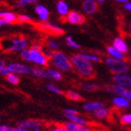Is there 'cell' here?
Here are the masks:
<instances>
[{
    "instance_id": "6da1fadb",
    "label": "cell",
    "mask_w": 131,
    "mask_h": 131,
    "mask_svg": "<svg viewBox=\"0 0 131 131\" xmlns=\"http://www.w3.org/2000/svg\"><path fill=\"white\" fill-rule=\"evenodd\" d=\"M71 63L72 68L76 70V72L80 76L85 79H91L95 76V68H94L93 63L89 62L88 60L78 54H74L71 56Z\"/></svg>"
},
{
    "instance_id": "7a4b0ae2",
    "label": "cell",
    "mask_w": 131,
    "mask_h": 131,
    "mask_svg": "<svg viewBox=\"0 0 131 131\" xmlns=\"http://www.w3.org/2000/svg\"><path fill=\"white\" fill-rule=\"evenodd\" d=\"M50 61H51L52 65L53 66V68L60 72L61 71H68L70 70L71 68H73L71 59L66 53H64L63 52H60V51L54 52Z\"/></svg>"
},
{
    "instance_id": "3957f363",
    "label": "cell",
    "mask_w": 131,
    "mask_h": 131,
    "mask_svg": "<svg viewBox=\"0 0 131 131\" xmlns=\"http://www.w3.org/2000/svg\"><path fill=\"white\" fill-rule=\"evenodd\" d=\"M49 58L42 51V47L36 44L32 45L29 49V62L36 64L39 68H46L49 64Z\"/></svg>"
},
{
    "instance_id": "277c9868",
    "label": "cell",
    "mask_w": 131,
    "mask_h": 131,
    "mask_svg": "<svg viewBox=\"0 0 131 131\" xmlns=\"http://www.w3.org/2000/svg\"><path fill=\"white\" fill-rule=\"evenodd\" d=\"M105 64L109 68V69L112 71L114 75H120V74H127L130 68L129 65L125 60H118L112 57L105 58Z\"/></svg>"
},
{
    "instance_id": "5b68a950",
    "label": "cell",
    "mask_w": 131,
    "mask_h": 131,
    "mask_svg": "<svg viewBox=\"0 0 131 131\" xmlns=\"http://www.w3.org/2000/svg\"><path fill=\"white\" fill-rule=\"evenodd\" d=\"M16 126L21 131H43L41 122L35 119H27L18 122Z\"/></svg>"
},
{
    "instance_id": "8992f818",
    "label": "cell",
    "mask_w": 131,
    "mask_h": 131,
    "mask_svg": "<svg viewBox=\"0 0 131 131\" xmlns=\"http://www.w3.org/2000/svg\"><path fill=\"white\" fill-rule=\"evenodd\" d=\"M28 40L25 38H13L9 40V44L6 48L7 52H22L27 49Z\"/></svg>"
},
{
    "instance_id": "52a82bcc",
    "label": "cell",
    "mask_w": 131,
    "mask_h": 131,
    "mask_svg": "<svg viewBox=\"0 0 131 131\" xmlns=\"http://www.w3.org/2000/svg\"><path fill=\"white\" fill-rule=\"evenodd\" d=\"M7 68L10 73L16 74V75H24V74L29 73L30 68H28L27 66L22 63H10L7 65Z\"/></svg>"
},
{
    "instance_id": "ba28073f",
    "label": "cell",
    "mask_w": 131,
    "mask_h": 131,
    "mask_svg": "<svg viewBox=\"0 0 131 131\" xmlns=\"http://www.w3.org/2000/svg\"><path fill=\"white\" fill-rule=\"evenodd\" d=\"M67 22L69 23L70 25H81L82 24H84L85 22V17L84 15L79 11L76 10H70L69 13L68 14V16L66 17Z\"/></svg>"
},
{
    "instance_id": "9c48e42d",
    "label": "cell",
    "mask_w": 131,
    "mask_h": 131,
    "mask_svg": "<svg viewBox=\"0 0 131 131\" xmlns=\"http://www.w3.org/2000/svg\"><path fill=\"white\" fill-rule=\"evenodd\" d=\"M112 81L115 84L121 85L125 88H131V75L128 74H120V75H113Z\"/></svg>"
},
{
    "instance_id": "30bf717a",
    "label": "cell",
    "mask_w": 131,
    "mask_h": 131,
    "mask_svg": "<svg viewBox=\"0 0 131 131\" xmlns=\"http://www.w3.org/2000/svg\"><path fill=\"white\" fill-rule=\"evenodd\" d=\"M82 8L83 12L88 15L96 13L98 9V3L95 0H84L82 4Z\"/></svg>"
},
{
    "instance_id": "8fae6325",
    "label": "cell",
    "mask_w": 131,
    "mask_h": 131,
    "mask_svg": "<svg viewBox=\"0 0 131 131\" xmlns=\"http://www.w3.org/2000/svg\"><path fill=\"white\" fill-rule=\"evenodd\" d=\"M41 25V27L43 30H45L46 32L51 33L52 35H63L64 34V30L61 27H59L58 25L52 24V23H49V22H45L43 23Z\"/></svg>"
},
{
    "instance_id": "7c38bea8",
    "label": "cell",
    "mask_w": 131,
    "mask_h": 131,
    "mask_svg": "<svg viewBox=\"0 0 131 131\" xmlns=\"http://www.w3.org/2000/svg\"><path fill=\"white\" fill-rule=\"evenodd\" d=\"M112 46L114 47L116 50H118L120 52L124 53V54L128 52V45L126 42V40L123 38H121V37H117V38H115L113 39Z\"/></svg>"
},
{
    "instance_id": "4fadbf2b",
    "label": "cell",
    "mask_w": 131,
    "mask_h": 131,
    "mask_svg": "<svg viewBox=\"0 0 131 131\" xmlns=\"http://www.w3.org/2000/svg\"><path fill=\"white\" fill-rule=\"evenodd\" d=\"M35 11L36 13L38 14V18L40 21L42 22H46L47 20L49 19V16H50V11L48 9L47 7L43 5H40V4H38L35 7Z\"/></svg>"
},
{
    "instance_id": "5bb4252c",
    "label": "cell",
    "mask_w": 131,
    "mask_h": 131,
    "mask_svg": "<svg viewBox=\"0 0 131 131\" xmlns=\"http://www.w3.org/2000/svg\"><path fill=\"white\" fill-rule=\"evenodd\" d=\"M103 102H99V101H91V102H85L83 104V110L87 112H95L98 111L101 108H104Z\"/></svg>"
},
{
    "instance_id": "9a60e30c",
    "label": "cell",
    "mask_w": 131,
    "mask_h": 131,
    "mask_svg": "<svg viewBox=\"0 0 131 131\" xmlns=\"http://www.w3.org/2000/svg\"><path fill=\"white\" fill-rule=\"evenodd\" d=\"M0 18L4 20L8 25L18 23V15L11 11H0Z\"/></svg>"
},
{
    "instance_id": "2e32d148",
    "label": "cell",
    "mask_w": 131,
    "mask_h": 131,
    "mask_svg": "<svg viewBox=\"0 0 131 131\" xmlns=\"http://www.w3.org/2000/svg\"><path fill=\"white\" fill-rule=\"evenodd\" d=\"M45 78L58 82V81L62 80L63 76H62V73L60 71H58L55 68H46L45 69Z\"/></svg>"
},
{
    "instance_id": "e0dca14e",
    "label": "cell",
    "mask_w": 131,
    "mask_h": 131,
    "mask_svg": "<svg viewBox=\"0 0 131 131\" xmlns=\"http://www.w3.org/2000/svg\"><path fill=\"white\" fill-rule=\"evenodd\" d=\"M65 117L68 120V122H72V123H75L77 125H80V126H87L88 122L85 118L80 116L79 114H65Z\"/></svg>"
},
{
    "instance_id": "ac0fdd59",
    "label": "cell",
    "mask_w": 131,
    "mask_h": 131,
    "mask_svg": "<svg viewBox=\"0 0 131 131\" xmlns=\"http://www.w3.org/2000/svg\"><path fill=\"white\" fill-rule=\"evenodd\" d=\"M112 104L116 108H119V109H127L130 106V102L124 96H115V97H113Z\"/></svg>"
},
{
    "instance_id": "d6986e66",
    "label": "cell",
    "mask_w": 131,
    "mask_h": 131,
    "mask_svg": "<svg viewBox=\"0 0 131 131\" xmlns=\"http://www.w3.org/2000/svg\"><path fill=\"white\" fill-rule=\"evenodd\" d=\"M56 10H57L58 14L62 17H67L68 16V14L69 13V7L65 1H58L56 3Z\"/></svg>"
},
{
    "instance_id": "ffe728a7",
    "label": "cell",
    "mask_w": 131,
    "mask_h": 131,
    "mask_svg": "<svg viewBox=\"0 0 131 131\" xmlns=\"http://www.w3.org/2000/svg\"><path fill=\"white\" fill-rule=\"evenodd\" d=\"M107 52L109 54V57L114 58V59H118V60H125V54L120 52L118 50H116L114 47L112 46H108L107 47Z\"/></svg>"
},
{
    "instance_id": "44dd1931",
    "label": "cell",
    "mask_w": 131,
    "mask_h": 131,
    "mask_svg": "<svg viewBox=\"0 0 131 131\" xmlns=\"http://www.w3.org/2000/svg\"><path fill=\"white\" fill-rule=\"evenodd\" d=\"M81 56L88 60L91 63H98V62H101V58L99 55L95 54V53H90V52H81L79 53Z\"/></svg>"
},
{
    "instance_id": "7402d4cb",
    "label": "cell",
    "mask_w": 131,
    "mask_h": 131,
    "mask_svg": "<svg viewBox=\"0 0 131 131\" xmlns=\"http://www.w3.org/2000/svg\"><path fill=\"white\" fill-rule=\"evenodd\" d=\"M111 91H112V93L116 94L117 96H124V97H125V96L126 95L128 89H126V88L123 87V86H121V85L113 84L112 87H111Z\"/></svg>"
},
{
    "instance_id": "603a6c76",
    "label": "cell",
    "mask_w": 131,
    "mask_h": 131,
    "mask_svg": "<svg viewBox=\"0 0 131 131\" xmlns=\"http://www.w3.org/2000/svg\"><path fill=\"white\" fill-rule=\"evenodd\" d=\"M66 97L72 101H82V96L80 93H78L77 91L69 90L66 93Z\"/></svg>"
},
{
    "instance_id": "cb8c5ba5",
    "label": "cell",
    "mask_w": 131,
    "mask_h": 131,
    "mask_svg": "<svg viewBox=\"0 0 131 131\" xmlns=\"http://www.w3.org/2000/svg\"><path fill=\"white\" fill-rule=\"evenodd\" d=\"M111 113V110L109 108H106V107H104V108H101L99 109L98 111H96L95 113H94V116L97 119H104V118H107L108 116L110 115Z\"/></svg>"
},
{
    "instance_id": "d4e9b609",
    "label": "cell",
    "mask_w": 131,
    "mask_h": 131,
    "mask_svg": "<svg viewBox=\"0 0 131 131\" xmlns=\"http://www.w3.org/2000/svg\"><path fill=\"white\" fill-rule=\"evenodd\" d=\"M29 73L33 76L38 77V78H45V69H43L42 68H39V67L30 68Z\"/></svg>"
},
{
    "instance_id": "484cf974",
    "label": "cell",
    "mask_w": 131,
    "mask_h": 131,
    "mask_svg": "<svg viewBox=\"0 0 131 131\" xmlns=\"http://www.w3.org/2000/svg\"><path fill=\"white\" fill-rule=\"evenodd\" d=\"M46 48L50 49L52 52H57L58 49L60 48V44L53 39H48L46 41Z\"/></svg>"
},
{
    "instance_id": "4316f807",
    "label": "cell",
    "mask_w": 131,
    "mask_h": 131,
    "mask_svg": "<svg viewBox=\"0 0 131 131\" xmlns=\"http://www.w3.org/2000/svg\"><path fill=\"white\" fill-rule=\"evenodd\" d=\"M6 79L12 85H18L20 83V82H21L19 75H16V74H13V73L8 74V76L6 77Z\"/></svg>"
},
{
    "instance_id": "83f0119b",
    "label": "cell",
    "mask_w": 131,
    "mask_h": 131,
    "mask_svg": "<svg viewBox=\"0 0 131 131\" xmlns=\"http://www.w3.org/2000/svg\"><path fill=\"white\" fill-rule=\"evenodd\" d=\"M66 42H67V45L68 47H70V48H73V49H76V50L81 49V45L79 43H77L71 36H68L66 38Z\"/></svg>"
},
{
    "instance_id": "f1b7e54d",
    "label": "cell",
    "mask_w": 131,
    "mask_h": 131,
    "mask_svg": "<svg viewBox=\"0 0 131 131\" xmlns=\"http://www.w3.org/2000/svg\"><path fill=\"white\" fill-rule=\"evenodd\" d=\"M82 90L87 91V92H94V91L99 90L100 89V86L96 83H84V84L82 86Z\"/></svg>"
},
{
    "instance_id": "f546056e",
    "label": "cell",
    "mask_w": 131,
    "mask_h": 131,
    "mask_svg": "<svg viewBox=\"0 0 131 131\" xmlns=\"http://www.w3.org/2000/svg\"><path fill=\"white\" fill-rule=\"evenodd\" d=\"M46 87L50 92H52V93L55 94V95H63L64 94L63 91L61 90L59 87H57L55 84H53V83H47Z\"/></svg>"
},
{
    "instance_id": "4dcf8cb0",
    "label": "cell",
    "mask_w": 131,
    "mask_h": 131,
    "mask_svg": "<svg viewBox=\"0 0 131 131\" xmlns=\"http://www.w3.org/2000/svg\"><path fill=\"white\" fill-rule=\"evenodd\" d=\"M120 123L124 126L131 125V113H125L120 117Z\"/></svg>"
},
{
    "instance_id": "1f68e13d",
    "label": "cell",
    "mask_w": 131,
    "mask_h": 131,
    "mask_svg": "<svg viewBox=\"0 0 131 131\" xmlns=\"http://www.w3.org/2000/svg\"><path fill=\"white\" fill-rule=\"evenodd\" d=\"M31 22H33V18L31 16H28V15H25V14H22V15L18 16V23L25 24V23H31Z\"/></svg>"
},
{
    "instance_id": "d6a6232c",
    "label": "cell",
    "mask_w": 131,
    "mask_h": 131,
    "mask_svg": "<svg viewBox=\"0 0 131 131\" xmlns=\"http://www.w3.org/2000/svg\"><path fill=\"white\" fill-rule=\"evenodd\" d=\"M38 1L37 0H20L17 2V6L19 8H25L29 4H33V3H37Z\"/></svg>"
},
{
    "instance_id": "836d02e7",
    "label": "cell",
    "mask_w": 131,
    "mask_h": 131,
    "mask_svg": "<svg viewBox=\"0 0 131 131\" xmlns=\"http://www.w3.org/2000/svg\"><path fill=\"white\" fill-rule=\"evenodd\" d=\"M0 131H21L17 126H10L7 125H0Z\"/></svg>"
},
{
    "instance_id": "e575fe53",
    "label": "cell",
    "mask_w": 131,
    "mask_h": 131,
    "mask_svg": "<svg viewBox=\"0 0 131 131\" xmlns=\"http://www.w3.org/2000/svg\"><path fill=\"white\" fill-rule=\"evenodd\" d=\"M21 58L24 61L29 62V49H25L21 52Z\"/></svg>"
},
{
    "instance_id": "d590c367",
    "label": "cell",
    "mask_w": 131,
    "mask_h": 131,
    "mask_svg": "<svg viewBox=\"0 0 131 131\" xmlns=\"http://www.w3.org/2000/svg\"><path fill=\"white\" fill-rule=\"evenodd\" d=\"M49 131H68V130H67V129L64 127L63 125H57V126L52 127Z\"/></svg>"
},
{
    "instance_id": "8d00e7d4",
    "label": "cell",
    "mask_w": 131,
    "mask_h": 131,
    "mask_svg": "<svg viewBox=\"0 0 131 131\" xmlns=\"http://www.w3.org/2000/svg\"><path fill=\"white\" fill-rule=\"evenodd\" d=\"M64 112H65V114H79V112L77 111V110H74V109H65L64 110Z\"/></svg>"
},
{
    "instance_id": "74e56055",
    "label": "cell",
    "mask_w": 131,
    "mask_h": 131,
    "mask_svg": "<svg viewBox=\"0 0 131 131\" xmlns=\"http://www.w3.org/2000/svg\"><path fill=\"white\" fill-rule=\"evenodd\" d=\"M124 8H125L126 10L131 12V2H129V1H128L127 3H126V4L124 5Z\"/></svg>"
},
{
    "instance_id": "f35d334b",
    "label": "cell",
    "mask_w": 131,
    "mask_h": 131,
    "mask_svg": "<svg viewBox=\"0 0 131 131\" xmlns=\"http://www.w3.org/2000/svg\"><path fill=\"white\" fill-rule=\"evenodd\" d=\"M77 131H93L91 128H89L88 126H81L78 128V130Z\"/></svg>"
},
{
    "instance_id": "ab89813d",
    "label": "cell",
    "mask_w": 131,
    "mask_h": 131,
    "mask_svg": "<svg viewBox=\"0 0 131 131\" xmlns=\"http://www.w3.org/2000/svg\"><path fill=\"white\" fill-rule=\"evenodd\" d=\"M125 97H126V99H127V100L131 103V89H128V91H127L126 95L125 96Z\"/></svg>"
},
{
    "instance_id": "60d3db41",
    "label": "cell",
    "mask_w": 131,
    "mask_h": 131,
    "mask_svg": "<svg viewBox=\"0 0 131 131\" xmlns=\"http://www.w3.org/2000/svg\"><path fill=\"white\" fill-rule=\"evenodd\" d=\"M7 67V65H6V62L4 60H2V59H0V70L1 69H3L4 68H6Z\"/></svg>"
},
{
    "instance_id": "b9f144b4",
    "label": "cell",
    "mask_w": 131,
    "mask_h": 131,
    "mask_svg": "<svg viewBox=\"0 0 131 131\" xmlns=\"http://www.w3.org/2000/svg\"><path fill=\"white\" fill-rule=\"evenodd\" d=\"M8 25V24H7V23H6L3 19H1V18H0V27H2V26H4V25Z\"/></svg>"
},
{
    "instance_id": "7bdbcfd3",
    "label": "cell",
    "mask_w": 131,
    "mask_h": 131,
    "mask_svg": "<svg viewBox=\"0 0 131 131\" xmlns=\"http://www.w3.org/2000/svg\"><path fill=\"white\" fill-rule=\"evenodd\" d=\"M117 2L118 3H125V4H126V3H127L128 1H127V0H117Z\"/></svg>"
},
{
    "instance_id": "ee69618b",
    "label": "cell",
    "mask_w": 131,
    "mask_h": 131,
    "mask_svg": "<svg viewBox=\"0 0 131 131\" xmlns=\"http://www.w3.org/2000/svg\"><path fill=\"white\" fill-rule=\"evenodd\" d=\"M129 28L131 29V23H130V25H129Z\"/></svg>"
},
{
    "instance_id": "f6af8a7d",
    "label": "cell",
    "mask_w": 131,
    "mask_h": 131,
    "mask_svg": "<svg viewBox=\"0 0 131 131\" xmlns=\"http://www.w3.org/2000/svg\"><path fill=\"white\" fill-rule=\"evenodd\" d=\"M130 58H131V52H130Z\"/></svg>"
},
{
    "instance_id": "bcb514c9",
    "label": "cell",
    "mask_w": 131,
    "mask_h": 131,
    "mask_svg": "<svg viewBox=\"0 0 131 131\" xmlns=\"http://www.w3.org/2000/svg\"><path fill=\"white\" fill-rule=\"evenodd\" d=\"M0 121H1V117H0Z\"/></svg>"
}]
</instances>
